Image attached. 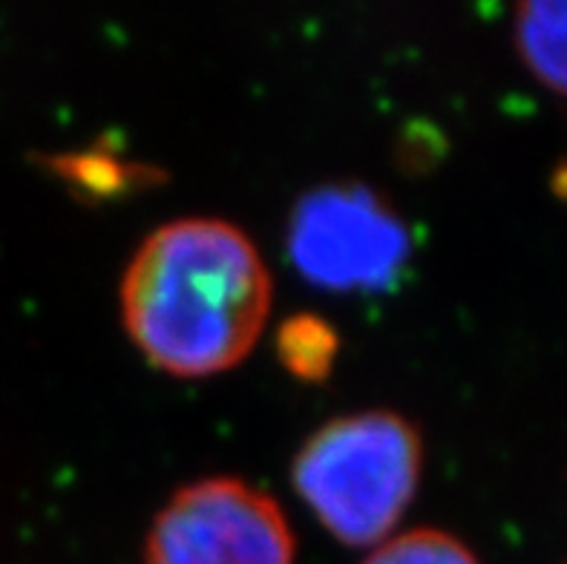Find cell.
<instances>
[{
    "mask_svg": "<svg viewBox=\"0 0 567 564\" xmlns=\"http://www.w3.org/2000/svg\"><path fill=\"white\" fill-rule=\"evenodd\" d=\"M271 271L239 225L182 216L144 236L118 306L142 358L173 378H214L243 363L271 315Z\"/></svg>",
    "mask_w": 567,
    "mask_h": 564,
    "instance_id": "6da1fadb",
    "label": "cell"
},
{
    "mask_svg": "<svg viewBox=\"0 0 567 564\" xmlns=\"http://www.w3.org/2000/svg\"><path fill=\"white\" fill-rule=\"evenodd\" d=\"M421 472V429L401 412L367 409L315 429L291 461V484L340 544L374 547L406 515Z\"/></svg>",
    "mask_w": 567,
    "mask_h": 564,
    "instance_id": "7a4b0ae2",
    "label": "cell"
},
{
    "mask_svg": "<svg viewBox=\"0 0 567 564\" xmlns=\"http://www.w3.org/2000/svg\"><path fill=\"white\" fill-rule=\"evenodd\" d=\"M288 259L329 291H383L412 254L406 222L381 193L360 182H329L291 207Z\"/></svg>",
    "mask_w": 567,
    "mask_h": 564,
    "instance_id": "3957f363",
    "label": "cell"
},
{
    "mask_svg": "<svg viewBox=\"0 0 567 564\" xmlns=\"http://www.w3.org/2000/svg\"><path fill=\"white\" fill-rule=\"evenodd\" d=\"M144 564H297L295 527L271 493L210 475L179 486L153 515Z\"/></svg>",
    "mask_w": 567,
    "mask_h": 564,
    "instance_id": "277c9868",
    "label": "cell"
},
{
    "mask_svg": "<svg viewBox=\"0 0 567 564\" xmlns=\"http://www.w3.org/2000/svg\"><path fill=\"white\" fill-rule=\"evenodd\" d=\"M516 50L542 84L567 95V0H533L518 7Z\"/></svg>",
    "mask_w": 567,
    "mask_h": 564,
    "instance_id": "5b68a950",
    "label": "cell"
},
{
    "mask_svg": "<svg viewBox=\"0 0 567 564\" xmlns=\"http://www.w3.org/2000/svg\"><path fill=\"white\" fill-rule=\"evenodd\" d=\"M340 355V337L326 317L300 311L277 329V360L302 383H323Z\"/></svg>",
    "mask_w": 567,
    "mask_h": 564,
    "instance_id": "8992f818",
    "label": "cell"
},
{
    "mask_svg": "<svg viewBox=\"0 0 567 564\" xmlns=\"http://www.w3.org/2000/svg\"><path fill=\"white\" fill-rule=\"evenodd\" d=\"M52 173L61 176L72 191L86 193L93 199H107V196H122L127 187L144 185L147 167L130 165L113 153L104 151H84L55 156L50 162Z\"/></svg>",
    "mask_w": 567,
    "mask_h": 564,
    "instance_id": "52a82bcc",
    "label": "cell"
},
{
    "mask_svg": "<svg viewBox=\"0 0 567 564\" xmlns=\"http://www.w3.org/2000/svg\"><path fill=\"white\" fill-rule=\"evenodd\" d=\"M360 564H482L458 536L439 527L392 533Z\"/></svg>",
    "mask_w": 567,
    "mask_h": 564,
    "instance_id": "ba28073f",
    "label": "cell"
}]
</instances>
